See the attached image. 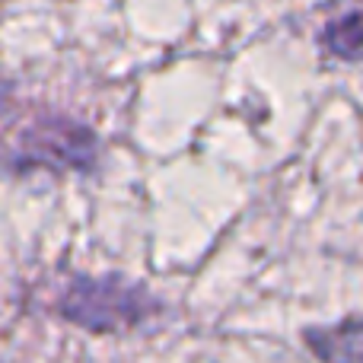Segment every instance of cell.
Here are the masks:
<instances>
[{"instance_id": "1", "label": "cell", "mask_w": 363, "mask_h": 363, "mask_svg": "<svg viewBox=\"0 0 363 363\" xmlns=\"http://www.w3.org/2000/svg\"><path fill=\"white\" fill-rule=\"evenodd\" d=\"M160 309V300L144 284H134L121 274H77L55 300L57 319L86 335H128L147 325Z\"/></svg>"}, {"instance_id": "2", "label": "cell", "mask_w": 363, "mask_h": 363, "mask_svg": "<svg viewBox=\"0 0 363 363\" xmlns=\"http://www.w3.org/2000/svg\"><path fill=\"white\" fill-rule=\"evenodd\" d=\"M16 163L23 169L45 166V169H89L96 160V140L74 121L48 118L38 121L16 150Z\"/></svg>"}, {"instance_id": "3", "label": "cell", "mask_w": 363, "mask_h": 363, "mask_svg": "<svg viewBox=\"0 0 363 363\" xmlns=\"http://www.w3.org/2000/svg\"><path fill=\"white\" fill-rule=\"evenodd\" d=\"M300 338L319 363H363V315H347L335 325L303 328Z\"/></svg>"}, {"instance_id": "4", "label": "cell", "mask_w": 363, "mask_h": 363, "mask_svg": "<svg viewBox=\"0 0 363 363\" xmlns=\"http://www.w3.org/2000/svg\"><path fill=\"white\" fill-rule=\"evenodd\" d=\"M322 48L338 61H363V0L322 29Z\"/></svg>"}]
</instances>
